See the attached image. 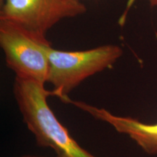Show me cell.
Here are the masks:
<instances>
[{"mask_svg": "<svg viewBox=\"0 0 157 157\" xmlns=\"http://www.w3.org/2000/svg\"><path fill=\"white\" fill-rule=\"evenodd\" d=\"M13 93L37 146L52 148L58 157H95L82 148L58 120L48 103L53 92L45 89L44 84L15 77Z\"/></svg>", "mask_w": 157, "mask_h": 157, "instance_id": "cell-1", "label": "cell"}, {"mask_svg": "<svg viewBox=\"0 0 157 157\" xmlns=\"http://www.w3.org/2000/svg\"><path fill=\"white\" fill-rule=\"evenodd\" d=\"M122 53L120 47L114 44L82 51L58 50L51 46L47 82L53 86L54 96L64 102L84 79L112 68Z\"/></svg>", "mask_w": 157, "mask_h": 157, "instance_id": "cell-2", "label": "cell"}, {"mask_svg": "<svg viewBox=\"0 0 157 157\" xmlns=\"http://www.w3.org/2000/svg\"><path fill=\"white\" fill-rule=\"evenodd\" d=\"M0 45L15 77L45 84L49 71V41L42 40L7 21L0 20Z\"/></svg>", "mask_w": 157, "mask_h": 157, "instance_id": "cell-3", "label": "cell"}, {"mask_svg": "<svg viewBox=\"0 0 157 157\" xmlns=\"http://www.w3.org/2000/svg\"><path fill=\"white\" fill-rule=\"evenodd\" d=\"M0 20L7 21L42 40L62 20L87 12L81 0H3Z\"/></svg>", "mask_w": 157, "mask_h": 157, "instance_id": "cell-4", "label": "cell"}, {"mask_svg": "<svg viewBox=\"0 0 157 157\" xmlns=\"http://www.w3.org/2000/svg\"><path fill=\"white\" fill-rule=\"evenodd\" d=\"M67 103L87 112L98 120L109 123L118 132L128 135L147 154L157 155V123L145 124L130 117H119L103 108L72 101L70 98Z\"/></svg>", "mask_w": 157, "mask_h": 157, "instance_id": "cell-5", "label": "cell"}, {"mask_svg": "<svg viewBox=\"0 0 157 157\" xmlns=\"http://www.w3.org/2000/svg\"><path fill=\"white\" fill-rule=\"evenodd\" d=\"M151 6H157V0H149Z\"/></svg>", "mask_w": 157, "mask_h": 157, "instance_id": "cell-6", "label": "cell"}, {"mask_svg": "<svg viewBox=\"0 0 157 157\" xmlns=\"http://www.w3.org/2000/svg\"><path fill=\"white\" fill-rule=\"evenodd\" d=\"M19 157H46V156H19ZM58 157V156H57Z\"/></svg>", "mask_w": 157, "mask_h": 157, "instance_id": "cell-7", "label": "cell"}, {"mask_svg": "<svg viewBox=\"0 0 157 157\" xmlns=\"http://www.w3.org/2000/svg\"><path fill=\"white\" fill-rule=\"evenodd\" d=\"M2 2H3V0H0V4Z\"/></svg>", "mask_w": 157, "mask_h": 157, "instance_id": "cell-8", "label": "cell"}]
</instances>
